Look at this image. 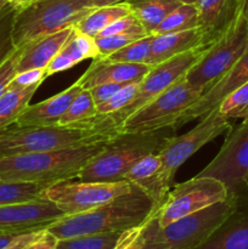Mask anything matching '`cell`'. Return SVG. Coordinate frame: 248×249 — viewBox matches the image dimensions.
Returning <instances> with one entry per match:
<instances>
[{
	"mask_svg": "<svg viewBox=\"0 0 248 249\" xmlns=\"http://www.w3.org/2000/svg\"><path fill=\"white\" fill-rule=\"evenodd\" d=\"M57 242V238L53 235H51L45 229V231L36 240H34L33 242H31L22 249H56Z\"/></svg>",
	"mask_w": 248,
	"mask_h": 249,
	"instance_id": "cell-41",
	"label": "cell"
},
{
	"mask_svg": "<svg viewBox=\"0 0 248 249\" xmlns=\"http://www.w3.org/2000/svg\"><path fill=\"white\" fill-rule=\"evenodd\" d=\"M114 34H128V36H138V38H143L150 34L146 32L142 24L139 22V19L134 16L133 14H129L122 18L117 19L112 24H109L107 28H105L96 38L99 36H114Z\"/></svg>",
	"mask_w": 248,
	"mask_h": 249,
	"instance_id": "cell-35",
	"label": "cell"
},
{
	"mask_svg": "<svg viewBox=\"0 0 248 249\" xmlns=\"http://www.w3.org/2000/svg\"><path fill=\"white\" fill-rule=\"evenodd\" d=\"M62 49L77 62V65L82 61L87 60V58L95 60V58L100 57V53L95 38L80 33L75 28L71 38L68 39V41Z\"/></svg>",
	"mask_w": 248,
	"mask_h": 249,
	"instance_id": "cell-31",
	"label": "cell"
},
{
	"mask_svg": "<svg viewBox=\"0 0 248 249\" xmlns=\"http://www.w3.org/2000/svg\"><path fill=\"white\" fill-rule=\"evenodd\" d=\"M105 143L26 153L0 158V180L35 182L46 186L67 180H75L80 170Z\"/></svg>",
	"mask_w": 248,
	"mask_h": 249,
	"instance_id": "cell-3",
	"label": "cell"
},
{
	"mask_svg": "<svg viewBox=\"0 0 248 249\" xmlns=\"http://www.w3.org/2000/svg\"><path fill=\"white\" fill-rule=\"evenodd\" d=\"M46 187H48L46 185L35 184V182L0 180V207L43 199L41 195Z\"/></svg>",
	"mask_w": 248,
	"mask_h": 249,
	"instance_id": "cell-26",
	"label": "cell"
},
{
	"mask_svg": "<svg viewBox=\"0 0 248 249\" xmlns=\"http://www.w3.org/2000/svg\"><path fill=\"white\" fill-rule=\"evenodd\" d=\"M48 78L45 68H39V70H31L26 72L17 73L16 77L12 79L11 87L16 88H29L33 85H40L44 80Z\"/></svg>",
	"mask_w": 248,
	"mask_h": 249,
	"instance_id": "cell-38",
	"label": "cell"
},
{
	"mask_svg": "<svg viewBox=\"0 0 248 249\" xmlns=\"http://www.w3.org/2000/svg\"><path fill=\"white\" fill-rule=\"evenodd\" d=\"M141 80L142 79H136L133 80V82L126 83L111 99L97 106V114L116 113V112L121 111L123 107H125L126 105L130 104L134 97H135L136 92H138Z\"/></svg>",
	"mask_w": 248,
	"mask_h": 249,
	"instance_id": "cell-34",
	"label": "cell"
},
{
	"mask_svg": "<svg viewBox=\"0 0 248 249\" xmlns=\"http://www.w3.org/2000/svg\"><path fill=\"white\" fill-rule=\"evenodd\" d=\"M196 177H209L225 185L228 197L248 203V119L228 133L214 160Z\"/></svg>",
	"mask_w": 248,
	"mask_h": 249,
	"instance_id": "cell-9",
	"label": "cell"
},
{
	"mask_svg": "<svg viewBox=\"0 0 248 249\" xmlns=\"http://www.w3.org/2000/svg\"><path fill=\"white\" fill-rule=\"evenodd\" d=\"M19 50L16 49L15 53L5 61L0 67V97L5 94L11 84L12 79L17 74V62H18Z\"/></svg>",
	"mask_w": 248,
	"mask_h": 249,
	"instance_id": "cell-37",
	"label": "cell"
},
{
	"mask_svg": "<svg viewBox=\"0 0 248 249\" xmlns=\"http://www.w3.org/2000/svg\"><path fill=\"white\" fill-rule=\"evenodd\" d=\"M123 232L94 233L58 240L56 249H116Z\"/></svg>",
	"mask_w": 248,
	"mask_h": 249,
	"instance_id": "cell-28",
	"label": "cell"
},
{
	"mask_svg": "<svg viewBox=\"0 0 248 249\" xmlns=\"http://www.w3.org/2000/svg\"><path fill=\"white\" fill-rule=\"evenodd\" d=\"M129 14L130 9L126 2L111 5V6L95 7L89 15H87L75 24L74 28L80 33L96 38L109 24Z\"/></svg>",
	"mask_w": 248,
	"mask_h": 249,
	"instance_id": "cell-24",
	"label": "cell"
},
{
	"mask_svg": "<svg viewBox=\"0 0 248 249\" xmlns=\"http://www.w3.org/2000/svg\"><path fill=\"white\" fill-rule=\"evenodd\" d=\"M195 249H248V203L237 204L212 235Z\"/></svg>",
	"mask_w": 248,
	"mask_h": 249,
	"instance_id": "cell-19",
	"label": "cell"
},
{
	"mask_svg": "<svg viewBox=\"0 0 248 249\" xmlns=\"http://www.w3.org/2000/svg\"><path fill=\"white\" fill-rule=\"evenodd\" d=\"M218 107L220 113L229 121L248 119V82L224 99Z\"/></svg>",
	"mask_w": 248,
	"mask_h": 249,
	"instance_id": "cell-33",
	"label": "cell"
},
{
	"mask_svg": "<svg viewBox=\"0 0 248 249\" xmlns=\"http://www.w3.org/2000/svg\"><path fill=\"white\" fill-rule=\"evenodd\" d=\"M125 84L126 83H105V84L96 85V87L91 88V89L89 90L95 105H96V106H100L101 104L106 102L107 100L111 99V97L113 96L118 90H121Z\"/></svg>",
	"mask_w": 248,
	"mask_h": 249,
	"instance_id": "cell-39",
	"label": "cell"
},
{
	"mask_svg": "<svg viewBox=\"0 0 248 249\" xmlns=\"http://www.w3.org/2000/svg\"><path fill=\"white\" fill-rule=\"evenodd\" d=\"M126 0H91V4L94 7H102V6H111V5L122 4L125 2Z\"/></svg>",
	"mask_w": 248,
	"mask_h": 249,
	"instance_id": "cell-43",
	"label": "cell"
},
{
	"mask_svg": "<svg viewBox=\"0 0 248 249\" xmlns=\"http://www.w3.org/2000/svg\"><path fill=\"white\" fill-rule=\"evenodd\" d=\"M124 180L141 187L155 201L158 209L163 206L172 189L162 177V160L158 153H151L138 160L128 170Z\"/></svg>",
	"mask_w": 248,
	"mask_h": 249,
	"instance_id": "cell-20",
	"label": "cell"
},
{
	"mask_svg": "<svg viewBox=\"0 0 248 249\" xmlns=\"http://www.w3.org/2000/svg\"><path fill=\"white\" fill-rule=\"evenodd\" d=\"M196 27H199L197 6L192 4H181L158 24L152 34L158 36V34L174 33V32L187 31Z\"/></svg>",
	"mask_w": 248,
	"mask_h": 249,
	"instance_id": "cell-27",
	"label": "cell"
},
{
	"mask_svg": "<svg viewBox=\"0 0 248 249\" xmlns=\"http://www.w3.org/2000/svg\"><path fill=\"white\" fill-rule=\"evenodd\" d=\"M179 1L180 4H192V5H196L197 0H177Z\"/></svg>",
	"mask_w": 248,
	"mask_h": 249,
	"instance_id": "cell-46",
	"label": "cell"
},
{
	"mask_svg": "<svg viewBox=\"0 0 248 249\" xmlns=\"http://www.w3.org/2000/svg\"><path fill=\"white\" fill-rule=\"evenodd\" d=\"M237 207L228 198L202 211L182 216L165 226H159L155 215L139 229L136 243L141 249H195L204 242L214 230Z\"/></svg>",
	"mask_w": 248,
	"mask_h": 249,
	"instance_id": "cell-4",
	"label": "cell"
},
{
	"mask_svg": "<svg viewBox=\"0 0 248 249\" xmlns=\"http://www.w3.org/2000/svg\"><path fill=\"white\" fill-rule=\"evenodd\" d=\"M248 82V49L242 57L231 67V70L215 83L209 90H207L198 99V101L192 105L181 114L174 128L179 129L189 122L197 118H202L207 113L218 107L224 99L232 94L236 89L242 87Z\"/></svg>",
	"mask_w": 248,
	"mask_h": 249,
	"instance_id": "cell-15",
	"label": "cell"
},
{
	"mask_svg": "<svg viewBox=\"0 0 248 249\" xmlns=\"http://www.w3.org/2000/svg\"><path fill=\"white\" fill-rule=\"evenodd\" d=\"M73 32H74V27H68V28L56 32L53 34L41 36V38L24 45L23 48H19L17 73L46 68L50 61L65 46Z\"/></svg>",
	"mask_w": 248,
	"mask_h": 249,
	"instance_id": "cell-21",
	"label": "cell"
},
{
	"mask_svg": "<svg viewBox=\"0 0 248 249\" xmlns=\"http://www.w3.org/2000/svg\"><path fill=\"white\" fill-rule=\"evenodd\" d=\"M152 66L146 63L112 62L106 58H95L79 78L83 89H91L105 83H128L142 79Z\"/></svg>",
	"mask_w": 248,
	"mask_h": 249,
	"instance_id": "cell-17",
	"label": "cell"
},
{
	"mask_svg": "<svg viewBox=\"0 0 248 249\" xmlns=\"http://www.w3.org/2000/svg\"><path fill=\"white\" fill-rule=\"evenodd\" d=\"M0 233H1V231H0Z\"/></svg>",
	"mask_w": 248,
	"mask_h": 249,
	"instance_id": "cell-48",
	"label": "cell"
},
{
	"mask_svg": "<svg viewBox=\"0 0 248 249\" xmlns=\"http://www.w3.org/2000/svg\"><path fill=\"white\" fill-rule=\"evenodd\" d=\"M75 65H77V62H75L63 49H61L60 53L50 61V63H49L48 66H46V75L50 77V75L55 74V73H60L66 70H70V68H72L73 66Z\"/></svg>",
	"mask_w": 248,
	"mask_h": 249,
	"instance_id": "cell-40",
	"label": "cell"
},
{
	"mask_svg": "<svg viewBox=\"0 0 248 249\" xmlns=\"http://www.w3.org/2000/svg\"><path fill=\"white\" fill-rule=\"evenodd\" d=\"M232 129L231 121L226 119L219 107L212 109L201 118L192 130L181 136L173 135L164 147L158 152L162 160V177L169 186L173 185L177 169L209 141Z\"/></svg>",
	"mask_w": 248,
	"mask_h": 249,
	"instance_id": "cell-10",
	"label": "cell"
},
{
	"mask_svg": "<svg viewBox=\"0 0 248 249\" xmlns=\"http://www.w3.org/2000/svg\"><path fill=\"white\" fill-rule=\"evenodd\" d=\"M39 87L40 85L16 88L10 85L9 89L0 97V131L15 124L19 114L29 105Z\"/></svg>",
	"mask_w": 248,
	"mask_h": 249,
	"instance_id": "cell-25",
	"label": "cell"
},
{
	"mask_svg": "<svg viewBox=\"0 0 248 249\" xmlns=\"http://www.w3.org/2000/svg\"><path fill=\"white\" fill-rule=\"evenodd\" d=\"M36 0H9V2L11 5H14L17 10L24 9V7L29 6L31 4L35 2Z\"/></svg>",
	"mask_w": 248,
	"mask_h": 249,
	"instance_id": "cell-44",
	"label": "cell"
},
{
	"mask_svg": "<svg viewBox=\"0 0 248 249\" xmlns=\"http://www.w3.org/2000/svg\"><path fill=\"white\" fill-rule=\"evenodd\" d=\"M82 90L83 87L78 79L62 92H58L57 95H53V97H49L36 105H28L19 114L15 124L19 126L58 125L60 119Z\"/></svg>",
	"mask_w": 248,
	"mask_h": 249,
	"instance_id": "cell-16",
	"label": "cell"
},
{
	"mask_svg": "<svg viewBox=\"0 0 248 249\" xmlns=\"http://www.w3.org/2000/svg\"><path fill=\"white\" fill-rule=\"evenodd\" d=\"M206 49L207 48H201L191 50L189 53H181V55H177L175 57L164 61V62L153 66L150 72L141 80L140 87H139V90L133 101L126 105L125 107H123L121 111L108 114L118 131L123 122L128 117H130L134 112H136L139 108L145 106L147 102H150L151 100L165 91L168 88L175 84L177 80L184 78L190 68L194 67L197 61L202 57Z\"/></svg>",
	"mask_w": 248,
	"mask_h": 249,
	"instance_id": "cell-13",
	"label": "cell"
},
{
	"mask_svg": "<svg viewBox=\"0 0 248 249\" xmlns=\"http://www.w3.org/2000/svg\"><path fill=\"white\" fill-rule=\"evenodd\" d=\"M66 215L53 202L46 199L7 204L0 207L1 232H28L43 230Z\"/></svg>",
	"mask_w": 248,
	"mask_h": 249,
	"instance_id": "cell-14",
	"label": "cell"
},
{
	"mask_svg": "<svg viewBox=\"0 0 248 249\" xmlns=\"http://www.w3.org/2000/svg\"><path fill=\"white\" fill-rule=\"evenodd\" d=\"M248 49V19L238 15L230 27L206 49L185 78L204 92L220 80ZM203 92V94H204Z\"/></svg>",
	"mask_w": 248,
	"mask_h": 249,
	"instance_id": "cell-7",
	"label": "cell"
},
{
	"mask_svg": "<svg viewBox=\"0 0 248 249\" xmlns=\"http://www.w3.org/2000/svg\"><path fill=\"white\" fill-rule=\"evenodd\" d=\"M202 88L191 85L181 78L165 91L134 112L123 122L121 133H146L174 126L187 108L203 95Z\"/></svg>",
	"mask_w": 248,
	"mask_h": 249,
	"instance_id": "cell-8",
	"label": "cell"
},
{
	"mask_svg": "<svg viewBox=\"0 0 248 249\" xmlns=\"http://www.w3.org/2000/svg\"><path fill=\"white\" fill-rule=\"evenodd\" d=\"M198 23L209 45L214 43L240 15L238 0H197Z\"/></svg>",
	"mask_w": 248,
	"mask_h": 249,
	"instance_id": "cell-22",
	"label": "cell"
},
{
	"mask_svg": "<svg viewBox=\"0 0 248 249\" xmlns=\"http://www.w3.org/2000/svg\"><path fill=\"white\" fill-rule=\"evenodd\" d=\"M157 212L155 201L141 187L131 184L126 194L91 211L65 216L49 225L46 230L57 240L94 233L124 232L142 226Z\"/></svg>",
	"mask_w": 248,
	"mask_h": 249,
	"instance_id": "cell-1",
	"label": "cell"
},
{
	"mask_svg": "<svg viewBox=\"0 0 248 249\" xmlns=\"http://www.w3.org/2000/svg\"><path fill=\"white\" fill-rule=\"evenodd\" d=\"M139 229L135 228L131 229V230L124 231L122 233L121 241H119L118 246H117L116 249H141L136 243V236H138Z\"/></svg>",
	"mask_w": 248,
	"mask_h": 249,
	"instance_id": "cell-42",
	"label": "cell"
},
{
	"mask_svg": "<svg viewBox=\"0 0 248 249\" xmlns=\"http://www.w3.org/2000/svg\"><path fill=\"white\" fill-rule=\"evenodd\" d=\"M131 182H83L67 180L50 185L43 191V199L50 201L66 215H75L108 203L126 194Z\"/></svg>",
	"mask_w": 248,
	"mask_h": 249,
	"instance_id": "cell-11",
	"label": "cell"
},
{
	"mask_svg": "<svg viewBox=\"0 0 248 249\" xmlns=\"http://www.w3.org/2000/svg\"><path fill=\"white\" fill-rule=\"evenodd\" d=\"M238 1H240V0H238Z\"/></svg>",
	"mask_w": 248,
	"mask_h": 249,
	"instance_id": "cell-49",
	"label": "cell"
},
{
	"mask_svg": "<svg viewBox=\"0 0 248 249\" xmlns=\"http://www.w3.org/2000/svg\"><path fill=\"white\" fill-rule=\"evenodd\" d=\"M125 2L130 14L139 19L148 34H152L158 24L181 5L177 0H126Z\"/></svg>",
	"mask_w": 248,
	"mask_h": 249,
	"instance_id": "cell-23",
	"label": "cell"
},
{
	"mask_svg": "<svg viewBox=\"0 0 248 249\" xmlns=\"http://www.w3.org/2000/svg\"><path fill=\"white\" fill-rule=\"evenodd\" d=\"M7 2H9V0H0V10H1L2 7L7 4Z\"/></svg>",
	"mask_w": 248,
	"mask_h": 249,
	"instance_id": "cell-47",
	"label": "cell"
},
{
	"mask_svg": "<svg viewBox=\"0 0 248 249\" xmlns=\"http://www.w3.org/2000/svg\"><path fill=\"white\" fill-rule=\"evenodd\" d=\"M97 114V106L92 100L89 89H83L70 105L66 113L60 119L58 125H72Z\"/></svg>",
	"mask_w": 248,
	"mask_h": 249,
	"instance_id": "cell-29",
	"label": "cell"
},
{
	"mask_svg": "<svg viewBox=\"0 0 248 249\" xmlns=\"http://www.w3.org/2000/svg\"><path fill=\"white\" fill-rule=\"evenodd\" d=\"M117 135L72 125L19 126L12 124L0 131V158L100 145Z\"/></svg>",
	"mask_w": 248,
	"mask_h": 249,
	"instance_id": "cell-5",
	"label": "cell"
},
{
	"mask_svg": "<svg viewBox=\"0 0 248 249\" xmlns=\"http://www.w3.org/2000/svg\"><path fill=\"white\" fill-rule=\"evenodd\" d=\"M94 9L91 0H36L17 10L12 29L15 48H23L41 36L74 27Z\"/></svg>",
	"mask_w": 248,
	"mask_h": 249,
	"instance_id": "cell-6",
	"label": "cell"
},
{
	"mask_svg": "<svg viewBox=\"0 0 248 249\" xmlns=\"http://www.w3.org/2000/svg\"><path fill=\"white\" fill-rule=\"evenodd\" d=\"M16 14L17 9L10 2L0 10V67L16 50L12 41V29Z\"/></svg>",
	"mask_w": 248,
	"mask_h": 249,
	"instance_id": "cell-32",
	"label": "cell"
},
{
	"mask_svg": "<svg viewBox=\"0 0 248 249\" xmlns=\"http://www.w3.org/2000/svg\"><path fill=\"white\" fill-rule=\"evenodd\" d=\"M175 131L174 126H168L146 133L118 134L85 164L75 180L83 182L123 181L128 170L138 160L159 152Z\"/></svg>",
	"mask_w": 248,
	"mask_h": 249,
	"instance_id": "cell-2",
	"label": "cell"
},
{
	"mask_svg": "<svg viewBox=\"0 0 248 249\" xmlns=\"http://www.w3.org/2000/svg\"><path fill=\"white\" fill-rule=\"evenodd\" d=\"M240 15L248 19V0H240Z\"/></svg>",
	"mask_w": 248,
	"mask_h": 249,
	"instance_id": "cell-45",
	"label": "cell"
},
{
	"mask_svg": "<svg viewBox=\"0 0 248 249\" xmlns=\"http://www.w3.org/2000/svg\"><path fill=\"white\" fill-rule=\"evenodd\" d=\"M209 44L201 27L155 36L151 46L147 65L156 66L181 53L201 48H208Z\"/></svg>",
	"mask_w": 248,
	"mask_h": 249,
	"instance_id": "cell-18",
	"label": "cell"
},
{
	"mask_svg": "<svg viewBox=\"0 0 248 249\" xmlns=\"http://www.w3.org/2000/svg\"><path fill=\"white\" fill-rule=\"evenodd\" d=\"M153 38H155V36L150 34L145 38H140L138 40L133 41V43L128 44L126 46L112 53V55L102 58H106V60L112 61V62L146 63L147 65Z\"/></svg>",
	"mask_w": 248,
	"mask_h": 249,
	"instance_id": "cell-30",
	"label": "cell"
},
{
	"mask_svg": "<svg viewBox=\"0 0 248 249\" xmlns=\"http://www.w3.org/2000/svg\"><path fill=\"white\" fill-rule=\"evenodd\" d=\"M138 39L140 38L128 36V34H114V36H99V38H95V41H96L97 49H99L100 57H107V56L112 55L113 53L118 51L119 49L124 48V46L138 40Z\"/></svg>",
	"mask_w": 248,
	"mask_h": 249,
	"instance_id": "cell-36",
	"label": "cell"
},
{
	"mask_svg": "<svg viewBox=\"0 0 248 249\" xmlns=\"http://www.w3.org/2000/svg\"><path fill=\"white\" fill-rule=\"evenodd\" d=\"M228 198V190L219 180L195 177L170 189L163 206L155 214L159 226H165L182 216L202 211Z\"/></svg>",
	"mask_w": 248,
	"mask_h": 249,
	"instance_id": "cell-12",
	"label": "cell"
}]
</instances>
